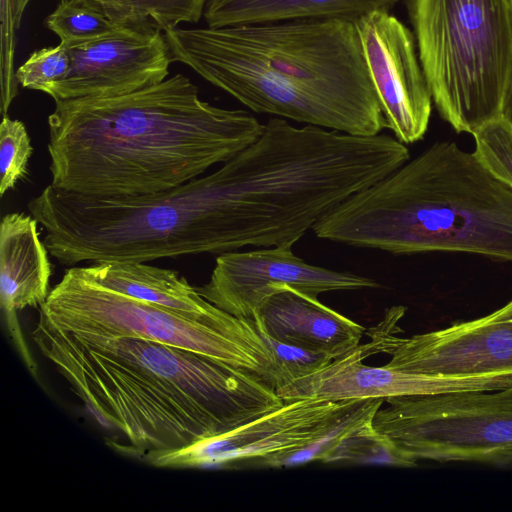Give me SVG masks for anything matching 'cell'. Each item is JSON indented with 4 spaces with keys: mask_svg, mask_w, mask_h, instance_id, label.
Returning a JSON list of instances; mask_svg holds the SVG:
<instances>
[{
    "mask_svg": "<svg viewBox=\"0 0 512 512\" xmlns=\"http://www.w3.org/2000/svg\"><path fill=\"white\" fill-rule=\"evenodd\" d=\"M82 401L149 458L223 435L279 407L257 374L133 337H83L37 322L31 333Z\"/></svg>",
    "mask_w": 512,
    "mask_h": 512,
    "instance_id": "cell-1",
    "label": "cell"
},
{
    "mask_svg": "<svg viewBox=\"0 0 512 512\" xmlns=\"http://www.w3.org/2000/svg\"><path fill=\"white\" fill-rule=\"evenodd\" d=\"M263 128L245 110L202 100L180 73L131 93L55 102L50 184L91 197L163 191L226 162Z\"/></svg>",
    "mask_w": 512,
    "mask_h": 512,
    "instance_id": "cell-2",
    "label": "cell"
},
{
    "mask_svg": "<svg viewBox=\"0 0 512 512\" xmlns=\"http://www.w3.org/2000/svg\"><path fill=\"white\" fill-rule=\"evenodd\" d=\"M324 240L394 254L462 252L512 262V189L454 142H436L335 206Z\"/></svg>",
    "mask_w": 512,
    "mask_h": 512,
    "instance_id": "cell-3",
    "label": "cell"
},
{
    "mask_svg": "<svg viewBox=\"0 0 512 512\" xmlns=\"http://www.w3.org/2000/svg\"><path fill=\"white\" fill-rule=\"evenodd\" d=\"M433 103L458 133L499 117L512 80V0H408Z\"/></svg>",
    "mask_w": 512,
    "mask_h": 512,
    "instance_id": "cell-4",
    "label": "cell"
},
{
    "mask_svg": "<svg viewBox=\"0 0 512 512\" xmlns=\"http://www.w3.org/2000/svg\"><path fill=\"white\" fill-rule=\"evenodd\" d=\"M39 322L83 337H133L195 351L247 369L276 389L275 355L258 330L234 333L109 290L80 267L65 271L40 306Z\"/></svg>",
    "mask_w": 512,
    "mask_h": 512,
    "instance_id": "cell-5",
    "label": "cell"
},
{
    "mask_svg": "<svg viewBox=\"0 0 512 512\" xmlns=\"http://www.w3.org/2000/svg\"><path fill=\"white\" fill-rule=\"evenodd\" d=\"M216 30L281 80L347 110L374 134L387 128L355 20L297 19Z\"/></svg>",
    "mask_w": 512,
    "mask_h": 512,
    "instance_id": "cell-6",
    "label": "cell"
},
{
    "mask_svg": "<svg viewBox=\"0 0 512 512\" xmlns=\"http://www.w3.org/2000/svg\"><path fill=\"white\" fill-rule=\"evenodd\" d=\"M374 429L416 460L512 463V387L389 397Z\"/></svg>",
    "mask_w": 512,
    "mask_h": 512,
    "instance_id": "cell-7",
    "label": "cell"
},
{
    "mask_svg": "<svg viewBox=\"0 0 512 512\" xmlns=\"http://www.w3.org/2000/svg\"><path fill=\"white\" fill-rule=\"evenodd\" d=\"M163 33L174 62L187 65L256 113L352 135H374L347 110L281 80L258 58L221 37L216 28L171 26Z\"/></svg>",
    "mask_w": 512,
    "mask_h": 512,
    "instance_id": "cell-8",
    "label": "cell"
},
{
    "mask_svg": "<svg viewBox=\"0 0 512 512\" xmlns=\"http://www.w3.org/2000/svg\"><path fill=\"white\" fill-rule=\"evenodd\" d=\"M402 306L390 308L384 319L367 333L365 357L384 353L389 367L411 373L474 376L512 374V299L501 308L448 327L400 337Z\"/></svg>",
    "mask_w": 512,
    "mask_h": 512,
    "instance_id": "cell-9",
    "label": "cell"
},
{
    "mask_svg": "<svg viewBox=\"0 0 512 512\" xmlns=\"http://www.w3.org/2000/svg\"><path fill=\"white\" fill-rule=\"evenodd\" d=\"M357 400L302 398L285 403L230 432L147 461L164 468H236L299 450L326 435Z\"/></svg>",
    "mask_w": 512,
    "mask_h": 512,
    "instance_id": "cell-10",
    "label": "cell"
},
{
    "mask_svg": "<svg viewBox=\"0 0 512 512\" xmlns=\"http://www.w3.org/2000/svg\"><path fill=\"white\" fill-rule=\"evenodd\" d=\"M292 247L283 244L218 254L209 281L196 289L221 310L253 321L274 286L289 285L316 297L325 292L380 286L365 276L306 263Z\"/></svg>",
    "mask_w": 512,
    "mask_h": 512,
    "instance_id": "cell-11",
    "label": "cell"
},
{
    "mask_svg": "<svg viewBox=\"0 0 512 512\" xmlns=\"http://www.w3.org/2000/svg\"><path fill=\"white\" fill-rule=\"evenodd\" d=\"M355 25L387 128L403 144L419 141L427 131L433 99L413 32L385 9L359 17Z\"/></svg>",
    "mask_w": 512,
    "mask_h": 512,
    "instance_id": "cell-12",
    "label": "cell"
},
{
    "mask_svg": "<svg viewBox=\"0 0 512 512\" xmlns=\"http://www.w3.org/2000/svg\"><path fill=\"white\" fill-rule=\"evenodd\" d=\"M66 48L70 69L46 92L55 102L134 92L165 80L174 62L163 31L154 25H120Z\"/></svg>",
    "mask_w": 512,
    "mask_h": 512,
    "instance_id": "cell-13",
    "label": "cell"
},
{
    "mask_svg": "<svg viewBox=\"0 0 512 512\" xmlns=\"http://www.w3.org/2000/svg\"><path fill=\"white\" fill-rule=\"evenodd\" d=\"M362 345L322 369L276 389L284 400L317 398L330 401L383 399L467 391H494L512 387V374L443 376L369 366Z\"/></svg>",
    "mask_w": 512,
    "mask_h": 512,
    "instance_id": "cell-14",
    "label": "cell"
},
{
    "mask_svg": "<svg viewBox=\"0 0 512 512\" xmlns=\"http://www.w3.org/2000/svg\"><path fill=\"white\" fill-rule=\"evenodd\" d=\"M95 283L117 293L172 311L206 326L234 333L257 330L200 295L177 271L135 261H106L80 267Z\"/></svg>",
    "mask_w": 512,
    "mask_h": 512,
    "instance_id": "cell-15",
    "label": "cell"
},
{
    "mask_svg": "<svg viewBox=\"0 0 512 512\" xmlns=\"http://www.w3.org/2000/svg\"><path fill=\"white\" fill-rule=\"evenodd\" d=\"M273 339L332 359L360 346L365 327L289 285L274 286L253 320Z\"/></svg>",
    "mask_w": 512,
    "mask_h": 512,
    "instance_id": "cell-16",
    "label": "cell"
},
{
    "mask_svg": "<svg viewBox=\"0 0 512 512\" xmlns=\"http://www.w3.org/2000/svg\"><path fill=\"white\" fill-rule=\"evenodd\" d=\"M48 249L40 239L38 221L23 212L7 213L0 226V300L18 350L34 372L19 330L16 313L40 307L47 299L52 265Z\"/></svg>",
    "mask_w": 512,
    "mask_h": 512,
    "instance_id": "cell-17",
    "label": "cell"
},
{
    "mask_svg": "<svg viewBox=\"0 0 512 512\" xmlns=\"http://www.w3.org/2000/svg\"><path fill=\"white\" fill-rule=\"evenodd\" d=\"M400 0H207L208 27L221 28L297 19L356 20L378 9L391 10Z\"/></svg>",
    "mask_w": 512,
    "mask_h": 512,
    "instance_id": "cell-18",
    "label": "cell"
},
{
    "mask_svg": "<svg viewBox=\"0 0 512 512\" xmlns=\"http://www.w3.org/2000/svg\"><path fill=\"white\" fill-rule=\"evenodd\" d=\"M121 25H154L161 31L182 22L196 23L207 0H96Z\"/></svg>",
    "mask_w": 512,
    "mask_h": 512,
    "instance_id": "cell-19",
    "label": "cell"
},
{
    "mask_svg": "<svg viewBox=\"0 0 512 512\" xmlns=\"http://www.w3.org/2000/svg\"><path fill=\"white\" fill-rule=\"evenodd\" d=\"M45 24L65 47L96 40L121 25L114 22L96 0H61Z\"/></svg>",
    "mask_w": 512,
    "mask_h": 512,
    "instance_id": "cell-20",
    "label": "cell"
},
{
    "mask_svg": "<svg viewBox=\"0 0 512 512\" xmlns=\"http://www.w3.org/2000/svg\"><path fill=\"white\" fill-rule=\"evenodd\" d=\"M383 399H359L340 421L322 438L311 445L287 453H279L254 461L259 467L280 468L321 461L342 439L372 423Z\"/></svg>",
    "mask_w": 512,
    "mask_h": 512,
    "instance_id": "cell-21",
    "label": "cell"
},
{
    "mask_svg": "<svg viewBox=\"0 0 512 512\" xmlns=\"http://www.w3.org/2000/svg\"><path fill=\"white\" fill-rule=\"evenodd\" d=\"M417 461L377 432L372 423L342 439L322 460L324 463L396 467H414Z\"/></svg>",
    "mask_w": 512,
    "mask_h": 512,
    "instance_id": "cell-22",
    "label": "cell"
},
{
    "mask_svg": "<svg viewBox=\"0 0 512 512\" xmlns=\"http://www.w3.org/2000/svg\"><path fill=\"white\" fill-rule=\"evenodd\" d=\"M30 0H0V112L7 115L18 94L15 77L16 36Z\"/></svg>",
    "mask_w": 512,
    "mask_h": 512,
    "instance_id": "cell-23",
    "label": "cell"
},
{
    "mask_svg": "<svg viewBox=\"0 0 512 512\" xmlns=\"http://www.w3.org/2000/svg\"><path fill=\"white\" fill-rule=\"evenodd\" d=\"M472 135L475 157L495 178L512 189V126L499 116L480 126Z\"/></svg>",
    "mask_w": 512,
    "mask_h": 512,
    "instance_id": "cell-24",
    "label": "cell"
},
{
    "mask_svg": "<svg viewBox=\"0 0 512 512\" xmlns=\"http://www.w3.org/2000/svg\"><path fill=\"white\" fill-rule=\"evenodd\" d=\"M33 147L26 126L8 115L0 124V195L15 188L28 175Z\"/></svg>",
    "mask_w": 512,
    "mask_h": 512,
    "instance_id": "cell-25",
    "label": "cell"
},
{
    "mask_svg": "<svg viewBox=\"0 0 512 512\" xmlns=\"http://www.w3.org/2000/svg\"><path fill=\"white\" fill-rule=\"evenodd\" d=\"M70 65L68 50L59 43L57 46L33 52L16 69L15 77L22 87L46 93L52 85L66 76Z\"/></svg>",
    "mask_w": 512,
    "mask_h": 512,
    "instance_id": "cell-26",
    "label": "cell"
},
{
    "mask_svg": "<svg viewBox=\"0 0 512 512\" xmlns=\"http://www.w3.org/2000/svg\"><path fill=\"white\" fill-rule=\"evenodd\" d=\"M256 328L275 355L276 389L322 369L333 360L328 355L277 341Z\"/></svg>",
    "mask_w": 512,
    "mask_h": 512,
    "instance_id": "cell-27",
    "label": "cell"
},
{
    "mask_svg": "<svg viewBox=\"0 0 512 512\" xmlns=\"http://www.w3.org/2000/svg\"><path fill=\"white\" fill-rule=\"evenodd\" d=\"M500 116L512 126V80L505 94Z\"/></svg>",
    "mask_w": 512,
    "mask_h": 512,
    "instance_id": "cell-28",
    "label": "cell"
}]
</instances>
